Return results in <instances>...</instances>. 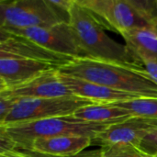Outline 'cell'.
<instances>
[{
  "label": "cell",
  "mask_w": 157,
  "mask_h": 157,
  "mask_svg": "<svg viewBox=\"0 0 157 157\" xmlns=\"http://www.w3.org/2000/svg\"><path fill=\"white\" fill-rule=\"evenodd\" d=\"M0 54L47 63L58 70L75 59L52 52L26 38L9 34L3 30H0Z\"/></svg>",
  "instance_id": "cell-8"
},
{
  "label": "cell",
  "mask_w": 157,
  "mask_h": 157,
  "mask_svg": "<svg viewBox=\"0 0 157 157\" xmlns=\"http://www.w3.org/2000/svg\"><path fill=\"white\" fill-rule=\"evenodd\" d=\"M6 33L26 38L52 52L73 58H85L75 31L69 22L52 27H36L23 29H0Z\"/></svg>",
  "instance_id": "cell-7"
},
{
  "label": "cell",
  "mask_w": 157,
  "mask_h": 157,
  "mask_svg": "<svg viewBox=\"0 0 157 157\" xmlns=\"http://www.w3.org/2000/svg\"><path fill=\"white\" fill-rule=\"evenodd\" d=\"M108 30L121 35L150 25L131 0H77Z\"/></svg>",
  "instance_id": "cell-6"
},
{
  "label": "cell",
  "mask_w": 157,
  "mask_h": 157,
  "mask_svg": "<svg viewBox=\"0 0 157 157\" xmlns=\"http://www.w3.org/2000/svg\"><path fill=\"white\" fill-rule=\"evenodd\" d=\"M155 129H157V119L133 116L109 126L92 139V145L100 148L121 143L138 145L151 131Z\"/></svg>",
  "instance_id": "cell-9"
},
{
  "label": "cell",
  "mask_w": 157,
  "mask_h": 157,
  "mask_svg": "<svg viewBox=\"0 0 157 157\" xmlns=\"http://www.w3.org/2000/svg\"><path fill=\"white\" fill-rule=\"evenodd\" d=\"M102 157H155L132 144H115L100 148Z\"/></svg>",
  "instance_id": "cell-17"
},
{
  "label": "cell",
  "mask_w": 157,
  "mask_h": 157,
  "mask_svg": "<svg viewBox=\"0 0 157 157\" xmlns=\"http://www.w3.org/2000/svg\"><path fill=\"white\" fill-rule=\"evenodd\" d=\"M71 157H102V155H101V150L99 148V149H97V150L83 151L82 153Z\"/></svg>",
  "instance_id": "cell-22"
},
{
  "label": "cell",
  "mask_w": 157,
  "mask_h": 157,
  "mask_svg": "<svg viewBox=\"0 0 157 157\" xmlns=\"http://www.w3.org/2000/svg\"><path fill=\"white\" fill-rule=\"evenodd\" d=\"M95 103L77 96L52 98H17L13 109L0 125H12L70 116L74 115L79 109Z\"/></svg>",
  "instance_id": "cell-5"
},
{
  "label": "cell",
  "mask_w": 157,
  "mask_h": 157,
  "mask_svg": "<svg viewBox=\"0 0 157 157\" xmlns=\"http://www.w3.org/2000/svg\"><path fill=\"white\" fill-rule=\"evenodd\" d=\"M0 157H52L42 155L40 153L35 152L33 150H27V149H17L14 151L6 152L0 154Z\"/></svg>",
  "instance_id": "cell-20"
},
{
  "label": "cell",
  "mask_w": 157,
  "mask_h": 157,
  "mask_svg": "<svg viewBox=\"0 0 157 157\" xmlns=\"http://www.w3.org/2000/svg\"><path fill=\"white\" fill-rule=\"evenodd\" d=\"M69 23L75 31L85 58L143 65L126 45L113 40L105 32L106 29L77 0H75L70 8Z\"/></svg>",
  "instance_id": "cell-2"
},
{
  "label": "cell",
  "mask_w": 157,
  "mask_h": 157,
  "mask_svg": "<svg viewBox=\"0 0 157 157\" xmlns=\"http://www.w3.org/2000/svg\"><path fill=\"white\" fill-rule=\"evenodd\" d=\"M155 157H157V155H155Z\"/></svg>",
  "instance_id": "cell-23"
},
{
  "label": "cell",
  "mask_w": 157,
  "mask_h": 157,
  "mask_svg": "<svg viewBox=\"0 0 157 157\" xmlns=\"http://www.w3.org/2000/svg\"><path fill=\"white\" fill-rule=\"evenodd\" d=\"M156 4H157V0H156Z\"/></svg>",
  "instance_id": "cell-24"
},
{
  "label": "cell",
  "mask_w": 157,
  "mask_h": 157,
  "mask_svg": "<svg viewBox=\"0 0 157 157\" xmlns=\"http://www.w3.org/2000/svg\"><path fill=\"white\" fill-rule=\"evenodd\" d=\"M17 149V147L12 138L5 132L4 129L0 128V154Z\"/></svg>",
  "instance_id": "cell-19"
},
{
  "label": "cell",
  "mask_w": 157,
  "mask_h": 157,
  "mask_svg": "<svg viewBox=\"0 0 157 157\" xmlns=\"http://www.w3.org/2000/svg\"><path fill=\"white\" fill-rule=\"evenodd\" d=\"M112 105L127 109L133 116L157 119V98H136Z\"/></svg>",
  "instance_id": "cell-16"
},
{
  "label": "cell",
  "mask_w": 157,
  "mask_h": 157,
  "mask_svg": "<svg viewBox=\"0 0 157 157\" xmlns=\"http://www.w3.org/2000/svg\"><path fill=\"white\" fill-rule=\"evenodd\" d=\"M92 145V138L86 136H57L40 138L31 144V150L52 157H71Z\"/></svg>",
  "instance_id": "cell-13"
},
{
  "label": "cell",
  "mask_w": 157,
  "mask_h": 157,
  "mask_svg": "<svg viewBox=\"0 0 157 157\" xmlns=\"http://www.w3.org/2000/svg\"><path fill=\"white\" fill-rule=\"evenodd\" d=\"M110 125L112 124L89 122L70 115L25 123L0 125V128L12 138L17 149L31 150V144L40 138L75 135L93 139Z\"/></svg>",
  "instance_id": "cell-3"
},
{
  "label": "cell",
  "mask_w": 157,
  "mask_h": 157,
  "mask_svg": "<svg viewBox=\"0 0 157 157\" xmlns=\"http://www.w3.org/2000/svg\"><path fill=\"white\" fill-rule=\"evenodd\" d=\"M77 119L98 123L115 124L125 121L133 115L127 109L114 106L112 104L95 103L79 109L75 114Z\"/></svg>",
  "instance_id": "cell-15"
},
{
  "label": "cell",
  "mask_w": 157,
  "mask_h": 157,
  "mask_svg": "<svg viewBox=\"0 0 157 157\" xmlns=\"http://www.w3.org/2000/svg\"><path fill=\"white\" fill-rule=\"evenodd\" d=\"M60 73L143 98H157V84L143 65L75 58Z\"/></svg>",
  "instance_id": "cell-1"
},
{
  "label": "cell",
  "mask_w": 157,
  "mask_h": 157,
  "mask_svg": "<svg viewBox=\"0 0 157 157\" xmlns=\"http://www.w3.org/2000/svg\"><path fill=\"white\" fill-rule=\"evenodd\" d=\"M142 63L148 72L149 75L157 84V61L152 59H145Z\"/></svg>",
  "instance_id": "cell-21"
},
{
  "label": "cell",
  "mask_w": 157,
  "mask_h": 157,
  "mask_svg": "<svg viewBox=\"0 0 157 157\" xmlns=\"http://www.w3.org/2000/svg\"><path fill=\"white\" fill-rule=\"evenodd\" d=\"M53 69L58 70L47 63L0 54V92L23 85Z\"/></svg>",
  "instance_id": "cell-10"
},
{
  "label": "cell",
  "mask_w": 157,
  "mask_h": 157,
  "mask_svg": "<svg viewBox=\"0 0 157 157\" xmlns=\"http://www.w3.org/2000/svg\"><path fill=\"white\" fill-rule=\"evenodd\" d=\"M0 93L16 98H52L75 96L62 81L60 73L56 69L47 71L23 85Z\"/></svg>",
  "instance_id": "cell-11"
},
{
  "label": "cell",
  "mask_w": 157,
  "mask_h": 157,
  "mask_svg": "<svg viewBox=\"0 0 157 157\" xmlns=\"http://www.w3.org/2000/svg\"><path fill=\"white\" fill-rule=\"evenodd\" d=\"M17 101V98L9 97L4 93H0V124L5 121L16 105Z\"/></svg>",
  "instance_id": "cell-18"
},
{
  "label": "cell",
  "mask_w": 157,
  "mask_h": 157,
  "mask_svg": "<svg viewBox=\"0 0 157 157\" xmlns=\"http://www.w3.org/2000/svg\"><path fill=\"white\" fill-rule=\"evenodd\" d=\"M68 22L48 0L0 1V29H23Z\"/></svg>",
  "instance_id": "cell-4"
},
{
  "label": "cell",
  "mask_w": 157,
  "mask_h": 157,
  "mask_svg": "<svg viewBox=\"0 0 157 157\" xmlns=\"http://www.w3.org/2000/svg\"><path fill=\"white\" fill-rule=\"evenodd\" d=\"M60 77L75 96L92 100L96 103L113 104L136 98H142L130 93L115 90L105 86L70 76L62 73H60Z\"/></svg>",
  "instance_id": "cell-12"
},
{
  "label": "cell",
  "mask_w": 157,
  "mask_h": 157,
  "mask_svg": "<svg viewBox=\"0 0 157 157\" xmlns=\"http://www.w3.org/2000/svg\"><path fill=\"white\" fill-rule=\"evenodd\" d=\"M121 36L125 45L141 63L145 59L157 61V20L148 26L124 32Z\"/></svg>",
  "instance_id": "cell-14"
}]
</instances>
